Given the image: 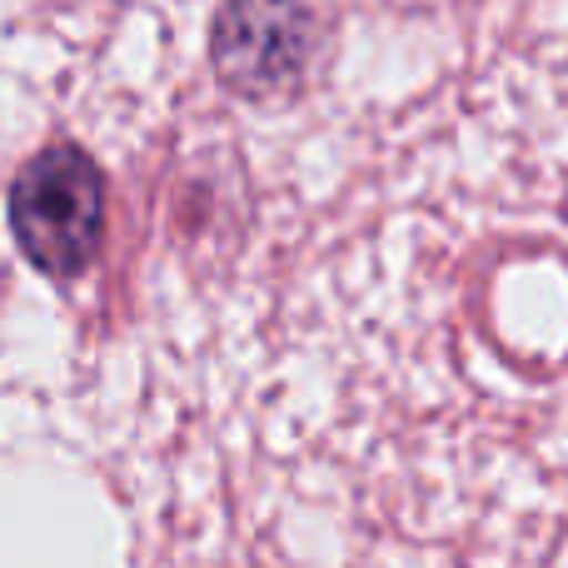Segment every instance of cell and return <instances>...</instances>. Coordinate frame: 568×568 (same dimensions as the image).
I'll list each match as a JSON object with an SVG mask.
<instances>
[{"label":"cell","instance_id":"obj_1","mask_svg":"<svg viewBox=\"0 0 568 568\" xmlns=\"http://www.w3.org/2000/svg\"><path fill=\"white\" fill-rule=\"evenodd\" d=\"M105 225V185L85 150L55 145L20 170L10 190V230L36 270L75 275L90 265Z\"/></svg>","mask_w":568,"mask_h":568},{"label":"cell","instance_id":"obj_2","mask_svg":"<svg viewBox=\"0 0 568 568\" xmlns=\"http://www.w3.org/2000/svg\"><path fill=\"white\" fill-rule=\"evenodd\" d=\"M314 50L310 0H225L215 16L210 55L235 95L270 100L304 75Z\"/></svg>","mask_w":568,"mask_h":568}]
</instances>
